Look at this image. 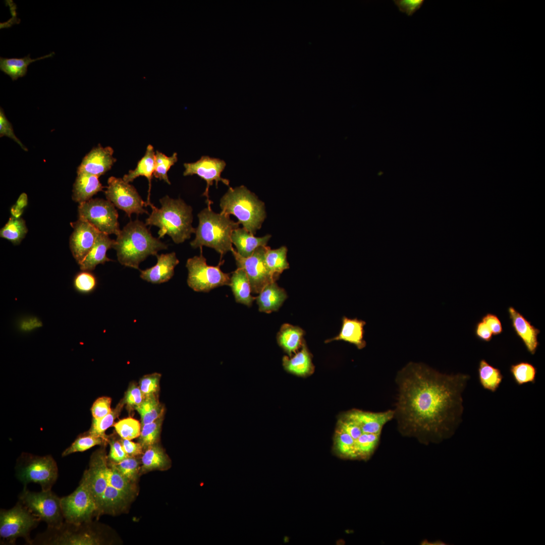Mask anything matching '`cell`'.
Wrapping results in <instances>:
<instances>
[{
    "label": "cell",
    "instance_id": "6da1fadb",
    "mask_svg": "<svg viewBox=\"0 0 545 545\" xmlns=\"http://www.w3.org/2000/svg\"><path fill=\"white\" fill-rule=\"evenodd\" d=\"M470 376L441 373L411 362L397 373L394 417L403 435L420 443H439L452 435L462 421L463 393Z\"/></svg>",
    "mask_w": 545,
    "mask_h": 545
},
{
    "label": "cell",
    "instance_id": "7a4b0ae2",
    "mask_svg": "<svg viewBox=\"0 0 545 545\" xmlns=\"http://www.w3.org/2000/svg\"><path fill=\"white\" fill-rule=\"evenodd\" d=\"M114 248L123 265L139 269V264L149 255H156L167 245L154 237L146 224L138 220L128 223L117 236Z\"/></svg>",
    "mask_w": 545,
    "mask_h": 545
},
{
    "label": "cell",
    "instance_id": "3957f363",
    "mask_svg": "<svg viewBox=\"0 0 545 545\" xmlns=\"http://www.w3.org/2000/svg\"><path fill=\"white\" fill-rule=\"evenodd\" d=\"M159 202L160 208L151 202L148 204L152 211L145 221L146 225L158 227V238L168 235L176 244L189 239L196 231L192 226V207L180 198L174 199L168 196L160 199Z\"/></svg>",
    "mask_w": 545,
    "mask_h": 545
},
{
    "label": "cell",
    "instance_id": "277c9868",
    "mask_svg": "<svg viewBox=\"0 0 545 545\" xmlns=\"http://www.w3.org/2000/svg\"><path fill=\"white\" fill-rule=\"evenodd\" d=\"M199 224L195 231V238L190 243L193 248L203 246L213 248L221 258L231 251L233 232L239 228L240 223L232 220L229 215L213 211L210 205L198 214Z\"/></svg>",
    "mask_w": 545,
    "mask_h": 545
},
{
    "label": "cell",
    "instance_id": "5b68a950",
    "mask_svg": "<svg viewBox=\"0 0 545 545\" xmlns=\"http://www.w3.org/2000/svg\"><path fill=\"white\" fill-rule=\"evenodd\" d=\"M220 205L221 213L235 216L240 224L253 235L266 217L264 203L243 185L230 187L221 199Z\"/></svg>",
    "mask_w": 545,
    "mask_h": 545
},
{
    "label": "cell",
    "instance_id": "8992f818",
    "mask_svg": "<svg viewBox=\"0 0 545 545\" xmlns=\"http://www.w3.org/2000/svg\"><path fill=\"white\" fill-rule=\"evenodd\" d=\"M16 471L18 479L25 486L29 483H36L44 491L51 490L58 476L57 463L50 455L23 454L17 462Z\"/></svg>",
    "mask_w": 545,
    "mask_h": 545
},
{
    "label": "cell",
    "instance_id": "52a82bcc",
    "mask_svg": "<svg viewBox=\"0 0 545 545\" xmlns=\"http://www.w3.org/2000/svg\"><path fill=\"white\" fill-rule=\"evenodd\" d=\"M61 504L64 518L69 523H86L97 513L96 505L85 471L79 486L72 494L61 498Z\"/></svg>",
    "mask_w": 545,
    "mask_h": 545
},
{
    "label": "cell",
    "instance_id": "ba28073f",
    "mask_svg": "<svg viewBox=\"0 0 545 545\" xmlns=\"http://www.w3.org/2000/svg\"><path fill=\"white\" fill-rule=\"evenodd\" d=\"M199 256L188 259L186 266L188 270V285L196 292H208L216 287L230 286L229 274L223 272L220 266L224 261H220L215 266L208 265L202 253Z\"/></svg>",
    "mask_w": 545,
    "mask_h": 545
},
{
    "label": "cell",
    "instance_id": "9c48e42d",
    "mask_svg": "<svg viewBox=\"0 0 545 545\" xmlns=\"http://www.w3.org/2000/svg\"><path fill=\"white\" fill-rule=\"evenodd\" d=\"M20 500L32 515L40 521L45 522L48 527H58L63 523L61 498L51 490L32 492L25 488L20 496Z\"/></svg>",
    "mask_w": 545,
    "mask_h": 545
},
{
    "label": "cell",
    "instance_id": "30bf717a",
    "mask_svg": "<svg viewBox=\"0 0 545 545\" xmlns=\"http://www.w3.org/2000/svg\"><path fill=\"white\" fill-rule=\"evenodd\" d=\"M78 214L79 219L88 222L101 233L117 236L121 231L118 211L107 200L91 198L80 203Z\"/></svg>",
    "mask_w": 545,
    "mask_h": 545
},
{
    "label": "cell",
    "instance_id": "8fae6325",
    "mask_svg": "<svg viewBox=\"0 0 545 545\" xmlns=\"http://www.w3.org/2000/svg\"><path fill=\"white\" fill-rule=\"evenodd\" d=\"M39 521L19 502L9 510H1V537L10 543H14L18 537H22L27 542L31 543L30 532Z\"/></svg>",
    "mask_w": 545,
    "mask_h": 545
},
{
    "label": "cell",
    "instance_id": "7c38bea8",
    "mask_svg": "<svg viewBox=\"0 0 545 545\" xmlns=\"http://www.w3.org/2000/svg\"><path fill=\"white\" fill-rule=\"evenodd\" d=\"M105 191L106 199L115 206L124 211L130 217L133 213L148 214L144 208L147 205L139 195L135 188L122 178L111 177Z\"/></svg>",
    "mask_w": 545,
    "mask_h": 545
},
{
    "label": "cell",
    "instance_id": "4fadbf2b",
    "mask_svg": "<svg viewBox=\"0 0 545 545\" xmlns=\"http://www.w3.org/2000/svg\"><path fill=\"white\" fill-rule=\"evenodd\" d=\"M265 246L256 248L248 257L240 255L233 248L231 252L235 257L237 267L243 269L250 282L251 292L259 293L268 284L278 279L268 269L264 260Z\"/></svg>",
    "mask_w": 545,
    "mask_h": 545
},
{
    "label": "cell",
    "instance_id": "5bb4252c",
    "mask_svg": "<svg viewBox=\"0 0 545 545\" xmlns=\"http://www.w3.org/2000/svg\"><path fill=\"white\" fill-rule=\"evenodd\" d=\"M226 166V164L224 160L208 156H202L195 162L184 164L185 169L183 173L184 176L196 174L206 182V187L202 195L206 197L208 205H210L212 203L209 199L208 191L210 186L212 185L213 181L215 182L216 188L218 187V183L220 181L229 186V180L223 178L221 176Z\"/></svg>",
    "mask_w": 545,
    "mask_h": 545
},
{
    "label": "cell",
    "instance_id": "9a60e30c",
    "mask_svg": "<svg viewBox=\"0 0 545 545\" xmlns=\"http://www.w3.org/2000/svg\"><path fill=\"white\" fill-rule=\"evenodd\" d=\"M71 225L73 231L70 238V250L79 265L92 248L100 232L88 222L79 219Z\"/></svg>",
    "mask_w": 545,
    "mask_h": 545
},
{
    "label": "cell",
    "instance_id": "2e32d148",
    "mask_svg": "<svg viewBox=\"0 0 545 545\" xmlns=\"http://www.w3.org/2000/svg\"><path fill=\"white\" fill-rule=\"evenodd\" d=\"M113 153L114 150L111 147H103L99 144L84 156L77 173L100 177L110 170L116 161Z\"/></svg>",
    "mask_w": 545,
    "mask_h": 545
},
{
    "label": "cell",
    "instance_id": "e0dca14e",
    "mask_svg": "<svg viewBox=\"0 0 545 545\" xmlns=\"http://www.w3.org/2000/svg\"><path fill=\"white\" fill-rule=\"evenodd\" d=\"M508 312L516 335L521 340L527 351L530 354L534 355L539 346L538 336L540 330L512 306L508 308Z\"/></svg>",
    "mask_w": 545,
    "mask_h": 545
},
{
    "label": "cell",
    "instance_id": "ac0fdd59",
    "mask_svg": "<svg viewBox=\"0 0 545 545\" xmlns=\"http://www.w3.org/2000/svg\"><path fill=\"white\" fill-rule=\"evenodd\" d=\"M56 528L48 527L53 535L45 541L51 544H98L99 541L93 535L80 529L81 524L65 522Z\"/></svg>",
    "mask_w": 545,
    "mask_h": 545
},
{
    "label": "cell",
    "instance_id": "d6986e66",
    "mask_svg": "<svg viewBox=\"0 0 545 545\" xmlns=\"http://www.w3.org/2000/svg\"><path fill=\"white\" fill-rule=\"evenodd\" d=\"M157 263L153 266L140 270V278L152 284H161L169 281L174 274V268L179 263L175 252L157 254Z\"/></svg>",
    "mask_w": 545,
    "mask_h": 545
},
{
    "label": "cell",
    "instance_id": "ffe728a7",
    "mask_svg": "<svg viewBox=\"0 0 545 545\" xmlns=\"http://www.w3.org/2000/svg\"><path fill=\"white\" fill-rule=\"evenodd\" d=\"M115 240L111 239L108 235L100 232L96 241L83 261L79 264L82 271L93 270L97 265L104 264L106 261H112L106 255L110 248H113Z\"/></svg>",
    "mask_w": 545,
    "mask_h": 545
},
{
    "label": "cell",
    "instance_id": "44dd1931",
    "mask_svg": "<svg viewBox=\"0 0 545 545\" xmlns=\"http://www.w3.org/2000/svg\"><path fill=\"white\" fill-rule=\"evenodd\" d=\"M271 235L256 237L243 227L235 230L231 235V241L237 248V253L243 257L250 256L256 248L266 246Z\"/></svg>",
    "mask_w": 545,
    "mask_h": 545
},
{
    "label": "cell",
    "instance_id": "7402d4cb",
    "mask_svg": "<svg viewBox=\"0 0 545 545\" xmlns=\"http://www.w3.org/2000/svg\"><path fill=\"white\" fill-rule=\"evenodd\" d=\"M102 189L103 186L98 177L84 173H77L73 185L72 199L80 204L91 199Z\"/></svg>",
    "mask_w": 545,
    "mask_h": 545
},
{
    "label": "cell",
    "instance_id": "603a6c76",
    "mask_svg": "<svg viewBox=\"0 0 545 545\" xmlns=\"http://www.w3.org/2000/svg\"><path fill=\"white\" fill-rule=\"evenodd\" d=\"M365 324V321L363 320L344 316L342 319V325L339 334L332 339L326 340V342L342 340L354 345L359 349H363L366 345L364 340V326Z\"/></svg>",
    "mask_w": 545,
    "mask_h": 545
},
{
    "label": "cell",
    "instance_id": "cb8c5ba5",
    "mask_svg": "<svg viewBox=\"0 0 545 545\" xmlns=\"http://www.w3.org/2000/svg\"><path fill=\"white\" fill-rule=\"evenodd\" d=\"M287 294L276 282L267 285L259 293L256 298L259 310L270 313L277 311L287 298Z\"/></svg>",
    "mask_w": 545,
    "mask_h": 545
},
{
    "label": "cell",
    "instance_id": "d4e9b609",
    "mask_svg": "<svg viewBox=\"0 0 545 545\" xmlns=\"http://www.w3.org/2000/svg\"><path fill=\"white\" fill-rule=\"evenodd\" d=\"M155 152L153 147L149 144L147 146L144 155L138 161L137 167L133 170H130L128 173L125 175L122 178L124 181L127 183L131 182L139 176L145 177L149 182L148 196L147 203L150 202L149 200L150 191L151 188V181L154 171L155 168Z\"/></svg>",
    "mask_w": 545,
    "mask_h": 545
},
{
    "label": "cell",
    "instance_id": "484cf974",
    "mask_svg": "<svg viewBox=\"0 0 545 545\" xmlns=\"http://www.w3.org/2000/svg\"><path fill=\"white\" fill-rule=\"evenodd\" d=\"M54 52L35 59H32L30 54L21 58H0V70L10 76L13 81L25 76L27 73L28 66L34 62L51 57Z\"/></svg>",
    "mask_w": 545,
    "mask_h": 545
},
{
    "label": "cell",
    "instance_id": "4316f807",
    "mask_svg": "<svg viewBox=\"0 0 545 545\" xmlns=\"http://www.w3.org/2000/svg\"><path fill=\"white\" fill-rule=\"evenodd\" d=\"M237 302L250 306L256 298L251 296V288L246 272L237 267L231 277L230 285Z\"/></svg>",
    "mask_w": 545,
    "mask_h": 545
},
{
    "label": "cell",
    "instance_id": "83f0119b",
    "mask_svg": "<svg viewBox=\"0 0 545 545\" xmlns=\"http://www.w3.org/2000/svg\"><path fill=\"white\" fill-rule=\"evenodd\" d=\"M477 373L480 386L483 389L492 393L497 391L504 378L499 368L491 365L483 359L479 362Z\"/></svg>",
    "mask_w": 545,
    "mask_h": 545
},
{
    "label": "cell",
    "instance_id": "f1b7e54d",
    "mask_svg": "<svg viewBox=\"0 0 545 545\" xmlns=\"http://www.w3.org/2000/svg\"><path fill=\"white\" fill-rule=\"evenodd\" d=\"M303 336L301 328L285 323L278 333L277 339L279 345L291 356L300 346Z\"/></svg>",
    "mask_w": 545,
    "mask_h": 545
},
{
    "label": "cell",
    "instance_id": "f546056e",
    "mask_svg": "<svg viewBox=\"0 0 545 545\" xmlns=\"http://www.w3.org/2000/svg\"><path fill=\"white\" fill-rule=\"evenodd\" d=\"M283 362V366L287 371L297 375H305L311 372L313 369L310 355L305 345H303L302 349L294 357L291 358L284 357Z\"/></svg>",
    "mask_w": 545,
    "mask_h": 545
},
{
    "label": "cell",
    "instance_id": "4dcf8cb0",
    "mask_svg": "<svg viewBox=\"0 0 545 545\" xmlns=\"http://www.w3.org/2000/svg\"><path fill=\"white\" fill-rule=\"evenodd\" d=\"M287 250L285 246L276 249H271L269 247L265 246V264L271 274L277 279L284 270L289 268L287 260Z\"/></svg>",
    "mask_w": 545,
    "mask_h": 545
},
{
    "label": "cell",
    "instance_id": "1f68e13d",
    "mask_svg": "<svg viewBox=\"0 0 545 545\" xmlns=\"http://www.w3.org/2000/svg\"><path fill=\"white\" fill-rule=\"evenodd\" d=\"M135 409L141 416V426L152 422L164 414V408L159 402L156 395L145 396L142 403Z\"/></svg>",
    "mask_w": 545,
    "mask_h": 545
},
{
    "label": "cell",
    "instance_id": "d6a6232c",
    "mask_svg": "<svg viewBox=\"0 0 545 545\" xmlns=\"http://www.w3.org/2000/svg\"><path fill=\"white\" fill-rule=\"evenodd\" d=\"M509 371L514 382L518 386L535 383L537 368L529 362L522 361L512 364Z\"/></svg>",
    "mask_w": 545,
    "mask_h": 545
},
{
    "label": "cell",
    "instance_id": "836d02e7",
    "mask_svg": "<svg viewBox=\"0 0 545 545\" xmlns=\"http://www.w3.org/2000/svg\"><path fill=\"white\" fill-rule=\"evenodd\" d=\"M28 231L25 221L21 218L10 217L7 223L0 231V236L14 244H19Z\"/></svg>",
    "mask_w": 545,
    "mask_h": 545
},
{
    "label": "cell",
    "instance_id": "e575fe53",
    "mask_svg": "<svg viewBox=\"0 0 545 545\" xmlns=\"http://www.w3.org/2000/svg\"><path fill=\"white\" fill-rule=\"evenodd\" d=\"M142 457V471H149L164 467L168 463L163 450L156 444L149 446Z\"/></svg>",
    "mask_w": 545,
    "mask_h": 545
},
{
    "label": "cell",
    "instance_id": "d590c367",
    "mask_svg": "<svg viewBox=\"0 0 545 545\" xmlns=\"http://www.w3.org/2000/svg\"><path fill=\"white\" fill-rule=\"evenodd\" d=\"M121 401L115 408L105 416L99 418H93L91 427L88 432L94 435L100 437L108 442V439L105 433V430L114 424L115 419L119 416L124 404Z\"/></svg>",
    "mask_w": 545,
    "mask_h": 545
},
{
    "label": "cell",
    "instance_id": "8d00e7d4",
    "mask_svg": "<svg viewBox=\"0 0 545 545\" xmlns=\"http://www.w3.org/2000/svg\"><path fill=\"white\" fill-rule=\"evenodd\" d=\"M106 442L100 437L89 433L88 431L79 435L74 442L62 453L66 456L78 452H83L96 446L104 444Z\"/></svg>",
    "mask_w": 545,
    "mask_h": 545
},
{
    "label": "cell",
    "instance_id": "74e56055",
    "mask_svg": "<svg viewBox=\"0 0 545 545\" xmlns=\"http://www.w3.org/2000/svg\"><path fill=\"white\" fill-rule=\"evenodd\" d=\"M177 160L178 157L176 152H174L171 156H168L157 150L155 153L154 176L160 180H164L168 184H171L167 173L171 167L174 165Z\"/></svg>",
    "mask_w": 545,
    "mask_h": 545
},
{
    "label": "cell",
    "instance_id": "f35d334b",
    "mask_svg": "<svg viewBox=\"0 0 545 545\" xmlns=\"http://www.w3.org/2000/svg\"><path fill=\"white\" fill-rule=\"evenodd\" d=\"M164 415L152 422L142 426L139 443L143 449L155 444L159 435Z\"/></svg>",
    "mask_w": 545,
    "mask_h": 545
},
{
    "label": "cell",
    "instance_id": "ab89813d",
    "mask_svg": "<svg viewBox=\"0 0 545 545\" xmlns=\"http://www.w3.org/2000/svg\"><path fill=\"white\" fill-rule=\"evenodd\" d=\"M141 425L139 421L132 417L121 419L114 425L116 432L123 439L129 440L140 435Z\"/></svg>",
    "mask_w": 545,
    "mask_h": 545
},
{
    "label": "cell",
    "instance_id": "60d3db41",
    "mask_svg": "<svg viewBox=\"0 0 545 545\" xmlns=\"http://www.w3.org/2000/svg\"><path fill=\"white\" fill-rule=\"evenodd\" d=\"M354 441L347 433L337 428L334 440L335 450L340 456L353 459Z\"/></svg>",
    "mask_w": 545,
    "mask_h": 545
},
{
    "label": "cell",
    "instance_id": "b9f144b4",
    "mask_svg": "<svg viewBox=\"0 0 545 545\" xmlns=\"http://www.w3.org/2000/svg\"><path fill=\"white\" fill-rule=\"evenodd\" d=\"M97 281L95 277L89 271H82L76 275L73 285L76 291L82 294H88L94 290Z\"/></svg>",
    "mask_w": 545,
    "mask_h": 545
},
{
    "label": "cell",
    "instance_id": "7bdbcfd3",
    "mask_svg": "<svg viewBox=\"0 0 545 545\" xmlns=\"http://www.w3.org/2000/svg\"><path fill=\"white\" fill-rule=\"evenodd\" d=\"M114 463L120 472L131 482L136 479L139 466L138 461L134 457L128 456L123 460Z\"/></svg>",
    "mask_w": 545,
    "mask_h": 545
},
{
    "label": "cell",
    "instance_id": "ee69618b",
    "mask_svg": "<svg viewBox=\"0 0 545 545\" xmlns=\"http://www.w3.org/2000/svg\"><path fill=\"white\" fill-rule=\"evenodd\" d=\"M161 375L153 373L143 376L139 382V387L145 396L156 395L159 388Z\"/></svg>",
    "mask_w": 545,
    "mask_h": 545
},
{
    "label": "cell",
    "instance_id": "f6af8a7d",
    "mask_svg": "<svg viewBox=\"0 0 545 545\" xmlns=\"http://www.w3.org/2000/svg\"><path fill=\"white\" fill-rule=\"evenodd\" d=\"M111 402L112 399L108 397L103 396L97 398L91 408L93 418H101L108 414L112 411Z\"/></svg>",
    "mask_w": 545,
    "mask_h": 545
},
{
    "label": "cell",
    "instance_id": "bcb514c9",
    "mask_svg": "<svg viewBox=\"0 0 545 545\" xmlns=\"http://www.w3.org/2000/svg\"><path fill=\"white\" fill-rule=\"evenodd\" d=\"M144 398L145 396L139 386L132 384L129 386L124 401L128 406L135 409L142 403Z\"/></svg>",
    "mask_w": 545,
    "mask_h": 545
},
{
    "label": "cell",
    "instance_id": "7dc6e473",
    "mask_svg": "<svg viewBox=\"0 0 545 545\" xmlns=\"http://www.w3.org/2000/svg\"><path fill=\"white\" fill-rule=\"evenodd\" d=\"M0 136L1 137L7 136L15 141L25 151H27V148L20 141L14 134L11 124L5 116L3 109H0Z\"/></svg>",
    "mask_w": 545,
    "mask_h": 545
},
{
    "label": "cell",
    "instance_id": "c3c4849f",
    "mask_svg": "<svg viewBox=\"0 0 545 545\" xmlns=\"http://www.w3.org/2000/svg\"><path fill=\"white\" fill-rule=\"evenodd\" d=\"M394 4L400 12L408 16H412L420 9L424 3L423 0H394Z\"/></svg>",
    "mask_w": 545,
    "mask_h": 545
},
{
    "label": "cell",
    "instance_id": "681fc988",
    "mask_svg": "<svg viewBox=\"0 0 545 545\" xmlns=\"http://www.w3.org/2000/svg\"><path fill=\"white\" fill-rule=\"evenodd\" d=\"M108 442L110 445V451L107 457L111 462L118 463L128 456L124 451L121 442L108 440Z\"/></svg>",
    "mask_w": 545,
    "mask_h": 545
},
{
    "label": "cell",
    "instance_id": "f907efd6",
    "mask_svg": "<svg viewBox=\"0 0 545 545\" xmlns=\"http://www.w3.org/2000/svg\"><path fill=\"white\" fill-rule=\"evenodd\" d=\"M481 320L488 326L493 336L499 335L503 332L501 321L496 314L487 313L482 317Z\"/></svg>",
    "mask_w": 545,
    "mask_h": 545
},
{
    "label": "cell",
    "instance_id": "816d5d0a",
    "mask_svg": "<svg viewBox=\"0 0 545 545\" xmlns=\"http://www.w3.org/2000/svg\"><path fill=\"white\" fill-rule=\"evenodd\" d=\"M474 334L477 339L485 342H490L493 337L489 328L481 320L475 325Z\"/></svg>",
    "mask_w": 545,
    "mask_h": 545
},
{
    "label": "cell",
    "instance_id": "f5cc1de1",
    "mask_svg": "<svg viewBox=\"0 0 545 545\" xmlns=\"http://www.w3.org/2000/svg\"><path fill=\"white\" fill-rule=\"evenodd\" d=\"M121 443L128 456L135 457L142 454L143 448L139 443H136L129 440L123 439Z\"/></svg>",
    "mask_w": 545,
    "mask_h": 545
},
{
    "label": "cell",
    "instance_id": "db71d44e",
    "mask_svg": "<svg viewBox=\"0 0 545 545\" xmlns=\"http://www.w3.org/2000/svg\"><path fill=\"white\" fill-rule=\"evenodd\" d=\"M16 205L20 209H23L27 205V195L23 193L18 198Z\"/></svg>",
    "mask_w": 545,
    "mask_h": 545
},
{
    "label": "cell",
    "instance_id": "11a10c76",
    "mask_svg": "<svg viewBox=\"0 0 545 545\" xmlns=\"http://www.w3.org/2000/svg\"><path fill=\"white\" fill-rule=\"evenodd\" d=\"M23 209L19 208L16 204L12 206L11 208V213L12 216L16 218H19L23 213Z\"/></svg>",
    "mask_w": 545,
    "mask_h": 545
}]
</instances>
